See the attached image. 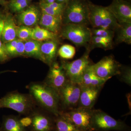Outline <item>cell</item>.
I'll list each match as a JSON object with an SVG mask.
<instances>
[{"label": "cell", "mask_w": 131, "mask_h": 131, "mask_svg": "<svg viewBox=\"0 0 131 131\" xmlns=\"http://www.w3.org/2000/svg\"><path fill=\"white\" fill-rule=\"evenodd\" d=\"M27 88L36 103L55 117L60 115L59 95L56 90L43 82L31 83Z\"/></svg>", "instance_id": "6da1fadb"}, {"label": "cell", "mask_w": 131, "mask_h": 131, "mask_svg": "<svg viewBox=\"0 0 131 131\" xmlns=\"http://www.w3.org/2000/svg\"><path fill=\"white\" fill-rule=\"evenodd\" d=\"M36 103L30 94H22L13 91L0 98V107L10 108L20 114L29 115Z\"/></svg>", "instance_id": "7a4b0ae2"}, {"label": "cell", "mask_w": 131, "mask_h": 131, "mask_svg": "<svg viewBox=\"0 0 131 131\" xmlns=\"http://www.w3.org/2000/svg\"><path fill=\"white\" fill-rule=\"evenodd\" d=\"M67 2L63 15V24H89V2L85 0H69Z\"/></svg>", "instance_id": "3957f363"}, {"label": "cell", "mask_w": 131, "mask_h": 131, "mask_svg": "<svg viewBox=\"0 0 131 131\" xmlns=\"http://www.w3.org/2000/svg\"><path fill=\"white\" fill-rule=\"evenodd\" d=\"M89 22L93 28L110 29L116 31L120 26L107 7L94 5L89 2Z\"/></svg>", "instance_id": "277c9868"}, {"label": "cell", "mask_w": 131, "mask_h": 131, "mask_svg": "<svg viewBox=\"0 0 131 131\" xmlns=\"http://www.w3.org/2000/svg\"><path fill=\"white\" fill-rule=\"evenodd\" d=\"M91 125L93 131H131L124 121L115 119L99 109H93Z\"/></svg>", "instance_id": "5b68a950"}, {"label": "cell", "mask_w": 131, "mask_h": 131, "mask_svg": "<svg viewBox=\"0 0 131 131\" xmlns=\"http://www.w3.org/2000/svg\"><path fill=\"white\" fill-rule=\"evenodd\" d=\"M60 32L63 38L68 39L78 47H88L92 37L91 29L88 26L80 24L64 25Z\"/></svg>", "instance_id": "8992f818"}, {"label": "cell", "mask_w": 131, "mask_h": 131, "mask_svg": "<svg viewBox=\"0 0 131 131\" xmlns=\"http://www.w3.org/2000/svg\"><path fill=\"white\" fill-rule=\"evenodd\" d=\"M90 51L87 49L82 56L72 62H62L61 65L70 81L80 85L81 84L84 71L90 64L89 60Z\"/></svg>", "instance_id": "52a82bcc"}, {"label": "cell", "mask_w": 131, "mask_h": 131, "mask_svg": "<svg viewBox=\"0 0 131 131\" xmlns=\"http://www.w3.org/2000/svg\"><path fill=\"white\" fill-rule=\"evenodd\" d=\"M93 109L77 107L61 111L60 115L72 123L80 131H93L91 123Z\"/></svg>", "instance_id": "ba28073f"}, {"label": "cell", "mask_w": 131, "mask_h": 131, "mask_svg": "<svg viewBox=\"0 0 131 131\" xmlns=\"http://www.w3.org/2000/svg\"><path fill=\"white\" fill-rule=\"evenodd\" d=\"M81 89L80 84L69 81L59 91L58 94L61 112L78 107Z\"/></svg>", "instance_id": "9c48e42d"}, {"label": "cell", "mask_w": 131, "mask_h": 131, "mask_svg": "<svg viewBox=\"0 0 131 131\" xmlns=\"http://www.w3.org/2000/svg\"><path fill=\"white\" fill-rule=\"evenodd\" d=\"M122 66L112 55L104 57L97 63L92 64L95 74L101 79L107 80L119 75Z\"/></svg>", "instance_id": "30bf717a"}, {"label": "cell", "mask_w": 131, "mask_h": 131, "mask_svg": "<svg viewBox=\"0 0 131 131\" xmlns=\"http://www.w3.org/2000/svg\"><path fill=\"white\" fill-rule=\"evenodd\" d=\"M69 81L61 64L55 61L50 66L49 73L43 82L59 93Z\"/></svg>", "instance_id": "8fae6325"}, {"label": "cell", "mask_w": 131, "mask_h": 131, "mask_svg": "<svg viewBox=\"0 0 131 131\" xmlns=\"http://www.w3.org/2000/svg\"><path fill=\"white\" fill-rule=\"evenodd\" d=\"M32 124L29 127L30 131H54V117L47 113L32 112L29 115Z\"/></svg>", "instance_id": "7c38bea8"}, {"label": "cell", "mask_w": 131, "mask_h": 131, "mask_svg": "<svg viewBox=\"0 0 131 131\" xmlns=\"http://www.w3.org/2000/svg\"><path fill=\"white\" fill-rule=\"evenodd\" d=\"M119 24L131 23V6L124 0H113L107 6Z\"/></svg>", "instance_id": "4fadbf2b"}, {"label": "cell", "mask_w": 131, "mask_h": 131, "mask_svg": "<svg viewBox=\"0 0 131 131\" xmlns=\"http://www.w3.org/2000/svg\"><path fill=\"white\" fill-rule=\"evenodd\" d=\"M103 86H81V89L78 107L92 109Z\"/></svg>", "instance_id": "5bb4252c"}, {"label": "cell", "mask_w": 131, "mask_h": 131, "mask_svg": "<svg viewBox=\"0 0 131 131\" xmlns=\"http://www.w3.org/2000/svg\"><path fill=\"white\" fill-rule=\"evenodd\" d=\"M40 15L38 8L32 5L19 13L17 18L19 23L22 25L30 27L39 21Z\"/></svg>", "instance_id": "9a60e30c"}, {"label": "cell", "mask_w": 131, "mask_h": 131, "mask_svg": "<svg viewBox=\"0 0 131 131\" xmlns=\"http://www.w3.org/2000/svg\"><path fill=\"white\" fill-rule=\"evenodd\" d=\"M39 24L41 27L58 35L63 24V18L42 13Z\"/></svg>", "instance_id": "2e32d148"}, {"label": "cell", "mask_w": 131, "mask_h": 131, "mask_svg": "<svg viewBox=\"0 0 131 131\" xmlns=\"http://www.w3.org/2000/svg\"><path fill=\"white\" fill-rule=\"evenodd\" d=\"M57 39H51L42 42L41 51L45 59V63L50 66L55 62L58 51Z\"/></svg>", "instance_id": "e0dca14e"}, {"label": "cell", "mask_w": 131, "mask_h": 131, "mask_svg": "<svg viewBox=\"0 0 131 131\" xmlns=\"http://www.w3.org/2000/svg\"><path fill=\"white\" fill-rule=\"evenodd\" d=\"M17 28L18 27L13 16L10 15L5 16L4 27L1 38V40L3 43L17 38Z\"/></svg>", "instance_id": "ac0fdd59"}, {"label": "cell", "mask_w": 131, "mask_h": 131, "mask_svg": "<svg viewBox=\"0 0 131 131\" xmlns=\"http://www.w3.org/2000/svg\"><path fill=\"white\" fill-rule=\"evenodd\" d=\"M107 81L98 77L94 72L92 64H90L84 71L80 85L88 86H103Z\"/></svg>", "instance_id": "d6986e66"}, {"label": "cell", "mask_w": 131, "mask_h": 131, "mask_svg": "<svg viewBox=\"0 0 131 131\" xmlns=\"http://www.w3.org/2000/svg\"><path fill=\"white\" fill-rule=\"evenodd\" d=\"M42 42L30 39L25 42V56L37 59L45 63L41 51Z\"/></svg>", "instance_id": "ffe728a7"}, {"label": "cell", "mask_w": 131, "mask_h": 131, "mask_svg": "<svg viewBox=\"0 0 131 131\" xmlns=\"http://www.w3.org/2000/svg\"><path fill=\"white\" fill-rule=\"evenodd\" d=\"M1 131H27L26 128L21 125L20 118L17 116L9 115L3 117Z\"/></svg>", "instance_id": "44dd1931"}, {"label": "cell", "mask_w": 131, "mask_h": 131, "mask_svg": "<svg viewBox=\"0 0 131 131\" xmlns=\"http://www.w3.org/2000/svg\"><path fill=\"white\" fill-rule=\"evenodd\" d=\"M120 24V26L116 31L117 32L115 39L116 43H125L127 44L131 45V23Z\"/></svg>", "instance_id": "7402d4cb"}, {"label": "cell", "mask_w": 131, "mask_h": 131, "mask_svg": "<svg viewBox=\"0 0 131 131\" xmlns=\"http://www.w3.org/2000/svg\"><path fill=\"white\" fill-rule=\"evenodd\" d=\"M113 40L107 38L92 35L91 40L87 49L91 51L95 48H100L105 50L113 48Z\"/></svg>", "instance_id": "603a6c76"}, {"label": "cell", "mask_w": 131, "mask_h": 131, "mask_svg": "<svg viewBox=\"0 0 131 131\" xmlns=\"http://www.w3.org/2000/svg\"><path fill=\"white\" fill-rule=\"evenodd\" d=\"M58 35L39 26L33 28L32 39L43 42L51 39H57Z\"/></svg>", "instance_id": "cb8c5ba5"}, {"label": "cell", "mask_w": 131, "mask_h": 131, "mask_svg": "<svg viewBox=\"0 0 131 131\" xmlns=\"http://www.w3.org/2000/svg\"><path fill=\"white\" fill-rule=\"evenodd\" d=\"M54 131H80L71 122L61 115L54 117Z\"/></svg>", "instance_id": "d4e9b609"}, {"label": "cell", "mask_w": 131, "mask_h": 131, "mask_svg": "<svg viewBox=\"0 0 131 131\" xmlns=\"http://www.w3.org/2000/svg\"><path fill=\"white\" fill-rule=\"evenodd\" d=\"M75 48L70 45H64L61 46L58 51V54L61 58L65 59L73 58L75 54Z\"/></svg>", "instance_id": "484cf974"}, {"label": "cell", "mask_w": 131, "mask_h": 131, "mask_svg": "<svg viewBox=\"0 0 131 131\" xmlns=\"http://www.w3.org/2000/svg\"><path fill=\"white\" fill-rule=\"evenodd\" d=\"M33 28L21 25L18 27L17 38L24 42L32 39Z\"/></svg>", "instance_id": "4316f807"}, {"label": "cell", "mask_w": 131, "mask_h": 131, "mask_svg": "<svg viewBox=\"0 0 131 131\" xmlns=\"http://www.w3.org/2000/svg\"><path fill=\"white\" fill-rule=\"evenodd\" d=\"M27 0H12L9 6L13 13H20L28 7V2Z\"/></svg>", "instance_id": "83f0119b"}, {"label": "cell", "mask_w": 131, "mask_h": 131, "mask_svg": "<svg viewBox=\"0 0 131 131\" xmlns=\"http://www.w3.org/2000/svg\"><path fill=\"white\" fill-rule=\"evenodd\" d=\"M92 35L113 39L115 32L110 29L102 28H93L91 29Z\"/></svg>", "instance_id": "f1b7e54d"}, {"label": "cell", "mask_w": 131, "mask_h": 131, "mask_svg": "<svg viewBox=\"0 0 131 131\" xmlns=\"http://www.w3.org/2000/svg\"><path fill=\"white\" fill-rule=\"evenodd\" d=\"M119 78L122 82H124L129 86L131 84V70L130 67L122 66L120 73L118 75Z\"/></svg>", "instance_id": "f546056e"}, {"label": "cell", "mask_w": 131, "mask_h": 131, "mask_svg": "<svg viewBox=\"0 0 131 131\" xmlns=\"http://www.w3.org/2000/svg\"><path fill=\"white\" fill-rule=\"evenodd\" d=\"M40 6L42 13L46 14L52 15V16H58L63 18V14L60 12L56 11L50 7L46 4V2H42L40 3Z\"/></svg>", "instance_id": "4dcf8cb0"}, {"label": "cell", "mask_w": 131, "mask_h": 131, "mask_svg": "<svg viewBox=\"0 0 131 131\" xmlns=\"http://www.w3.org/2000/svg\"><path fill=\"white\" fill-rule=\"evenodd\" d=\"M25 56V42L19 39L16 47L10 54L9 57Z\"/></svg>", "instance_id": "1f68e13d"}, {"label": "cell", "mask_w": 131, "mask_h": 131, "mask_svg": "<svg viewBox=\"0 0 131 131\" xmlns=\"http://www.w3.org/2000/svg\"><path fill=\"white\" fill-rule=\"evenodd\" d=\"M9 58V57L5 44L0 39V62H4Z\"/></svg>", "instance_id": "d6a6232c"}, {"label": "cell", "mask_w": 131, "mask_h": 131, "mask_svg": "<svg viewBox=\"0 0 131 131\" xmlns=\"http://www.w3.org/2000/svg\"><path fill=\"white\" fill-rule=\"evenodd\" d=\"M19 40V39H18L16 38V39H14V40L9 41V42H8L7 43L4 44L9 57L10 54L12 53V52L14 50L15 47H16V45H17L18 42Z\"/></svg>", "instance_id": "836d02e7"}, {"label": "cell", "mask_w": 131, "mask_h": 131, "mask_svg": "<svg viewBox=\"0 0 131 131\" xmlns=\"http://www.w3.org/2000/svg\"><path fill=\"white\" fill-rule=\"evenodd\" d=\"M20 121L21 125L26 128H29L32 124V119L29 115L27 117L20 119Z\"/></svg>", "instance_id": "e575fe53"}, {"label": "cell", "mask_w": 131, "mask_h": 131, "mask_svg": "<svg viewBox=\"0 0 131 131\" xmlns=\"http://www.w3.org/2000/svg\"><path fill=\"white\" fill-rule=\"evenodd\" d=\"M5 15L2 14H0V39L1 38L2 34L4 27V22H5Z\"/></svg>", "instance_id": "d590c367"}, {"label": "cell", "mask_w": 131, "mask_h": 131, "mask_svg": "<svg viewBox=\"0 0 131 131\" xmlns=\"http://www.w3.org/2000/svg\"><path fill=\"white\" fill-rule=\"evenodd\" d=\"M6 4V2L5 0H0V5H4Z\"/></svg>", "instance_id": "8d00e7d4"}, {"label": "cell", "mask_w": 131, "mask_h": 131, "mask_svg": "<svg viewBox=\"0 0 131 131\" xmlns=\"http://www.w3.org/2000/svg\"><path fill=\"white\" fill-rule=\"evenodd\" d=\"M69 0H56L57 2L58 3H66Z\"/></svg>", "instance_id": "74e56055"}, {"label": "cell", "mask_w": 131, "mask_h": 131, "mask_svg": "<svg viewBox=\"0 0 131 131\" xmlns=\"http://www.w3.org/2000/svg\"><path fill=\"white\" fill-rule=\"evenodd\" d=\"M46 2L47 3H50L55 2L56 0H46Z\"/></svg>", "instance_id": "f35d334b"}, {"label": "cell", "mask_w": 131, "mask_h": 131, "mask_svg": "<svg viewBox=\"0 0 131 131\" xmlns=\"http://www.w3.org/2000/svg\"><path fill=\"white\" fill-rule=\"evenodd\" d=\"M4 72H0V74H2V73H3Z\"/></svg>", "instance_id": "ab89813d"}, {"label": "cell", "mask_w": 131, "mask_h": 131, "mask_svg": "<svg viewBox=\"0 0 131 131\" xmlns=\"http://www.w3.org/2000/svg\"><path fill=\"white\" fill-rule=\"evenodd\" d=\"M27 1H31V0H27Z\"/></svg>", "instance_id": "60d3db41"}, {"label": "cell", "mask_w": 131, "mask_h": 131, "mask_svg": "<svg viewBox=\"0 0 131 131\" xmlns=\"http://www.w3.org/2000/svg\"><path fill=\"white\" fill-rule=\"evenodd\" d=\"M0 108H1V107H0Z\"/></svg>", "instance_id": "b9f144b4"}, {"label": "cell", "mask_w": 131, "mask_h": 131, "mask_svg": "<svg viewBox=\"0 0 131 131\" xmlns=\"http://www.w3.org/2000/svg\"><path fill=\"white\" fill-rule=\"evenodd\" d=\"M0 131H1V130H0Z\"/></svg>", "instance_id": "7bdbcfd3"}]
</instances>
